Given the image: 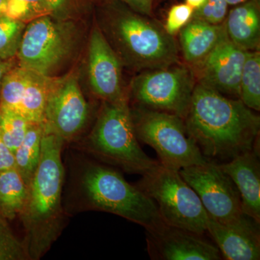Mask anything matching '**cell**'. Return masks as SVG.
<instances>
[{
  "label": "cell",
  "mask_w": 260,
  "mask_h": 260,
  "mask_svg": "<svg viewBox=\"0 0 260 260\" xmlns=\"http://www.w3.org/2000/svg\"><path fill=\"white\" fill-rule=\"evenodd\" d=\"M184 121L188 135L210 160L227 162L259 144V116L240 99L200 83Z\"/></svg>",
  "instance_id": "6da1fadb"
},
{
  "label": "cell",
  "mask_w": 260,
  "mask_h": 260,
  "mask_svg": "<svg viewBox=\"0 0 260 260\" xmlns=\"http://www.w3.org/2000/svg\"><path fill=\"white\" fill-rule=\"evenodd\" d=\"M93 6V20L123 68L140 73L179 63L175 39L152 17L137 13L117 0Z\"/></svg>",
  "instance_id": "7a4b0ae2"
},
{
  "label": "cell",
  "mask_w": 260,
  "mask_h": 260,
  "mask_svg": "<svg viewBox=\"0 0 260 260\" xmlns=\"http://www.w3.org/2000/svg\"><path fill=\"white\" fill-rule=\"evenodd\" d=\"M64 141L44 124L42 155L28 184L25 205L19 216L24 229V245L29 260L40 259L60 236L65 225L62 205Z\"/></svg>",
  "instance_id": "3957f363"
},
{
  "label": "cell",
  "mask_w": 260,
  "mask_h": 260,
  "mask_svg": "<svg viewBox=\"0 0 260 260\" xmlns=\"http://www.w3.org/2000/svg\"><path fill=\"white\" fill-rule=\"evenodd\" d=\"M70 173L68 203L72 212H106L145 228L162 220L156 204L137 185L129 184L120 172L105 164L83 158Z\"/></svg>",
  "instance_id": "277c9868"
},
{
  "label": "cell",
  "mask_w": 260,
  "mask_h": 260,
  "mask_svg": "<svg viewBox=\"0 0 260 260\" xmlns=\"http://www.w3.org/2000/svg\"><path fill=\"white\" fill-rule=\"evenodd\" d=\"M86 20H61L48 15L27 23L17 54L19 66L48 78L63 76L76 68L85 53Z\"/></svg>",
  "instance_id": "5b68a950"
},
{
  "label": "cell",
  "mask_w": 260,
  "mask_h": 260,
  "mask_svg": "<svg viewBox=\"0 0 260 260\" xmlns=\"http://www.w3.org/2000/svg\"><path fill=\"white\" fill-rule=\"evenodd\" d=\"M81 148L103 164L129 174L144 175L159 164L140 147L133 126L129 99L102 102L93 128Z\"/></svg>",
  "instance_id": "8992f818"
},
{
  "label": "cell",
  "mask_w": 260,
  "mask_h": 260,
  "mask_svg": "<svg viewBox=\"0 0 260 260\" xmlns=\"http://www.w3.org/2000/svg\"><path fill=\"white\" fill-rule=\"evenodd\" d=\"M130 111L137 138L155 150L164 167L179 171L209 160L188 135L182 118L135 104Z\"/></svg>",
  "instance_id": "52a82bcc"
},
{
  "label": "cell",
  "mask_w": 260,
  "mask_h": 260,
  "mask_svg": "<svg viewBox=\"0 0 260 260\" xmlns=\"http://www.w3.org/2000/svg\"><path fill=\"white\" fill-rule=\"evenodd\" d=\"M136 184L155 202L164 223L205 234L208 215L196 191L179 171L159 162Z\"/></svg>",
  "instance_id": "ba28073f"
},
{
  "label": "cell",
  "mask_w": 260,
  "mask_h": 260,
  "mask_svg": "<svg viewBox=\"0 0 260 260\" xmlns=\"http://www.w3.org/2000/svg\"><path fill=\"white\" fill-rule=\"evenodd\" d=\"M194 72L174 64L140 72L132 80L129 99L135 105L185 118L196 83Z\"/></svg>",
  "instance_id": "9c48e42d"
},
{
  "label": "cell",
  "mask_w": 260,
  "mask_h": 260,
  "mask_svg": "<svg viewBox=\"0 0 260 260\" xmlns=\"http://www.w3.org/2000/svg\"><path fill=\"white\" fill-rule=\"evenodd\" d=\"M78 68L56 78L48 96L44 126L65 142L76 139L88 125L91 109L80 86Z\"/></svg>",
  "instance_id": "30bf717a"
},
{
  "label": "cell",
  "mask_w": 260,
  "mask_h": 260,
  "mask_svg": "<svg viewBox=\"0 0 260 260\" xmlns=\"http://www.w3.org/2000/svg\"><path fill=\"white\" fill-rule=\"evenodd\" d=\"M179 173L196 191L208 216L213 220L229 223L244 214L237 186L218 162L209 160L181 169Z\"/></svg>",
  "instance_id": "8fae6325"
},
{
  "label": "cell",
  "mask_w": 260,
  "mask_h": 260,
  "mask_svg": "<svg viewBox=\"0 0 260 260\" xmlns=\"http://www.w3.org/2000/svg\"><path fill=\"white\" fill-rule=\"evenodd\" d=\"M84 57L89 89L94 96L102 102L129 99L123 80V65L93 18Z\"/></svg>",
  "instance_id": "7c38bea8"
},
{
  "label": "cell",
  "mask_w": 260,
  "mask_h": 260,
  "mask_svg": "<svg viewBox=\"0 0 260 260\" xmlns=\"http://www.w3.org/2000/svg\"><path fill=\"white\" fill-rule=\"evenodd\" d=\"M55 78L15 65L0 87V107L11 109L29 122L44 123L48 96Z\"/></svg>",
  "instance_id": "4fadbf2b"
},
{
  "label": "cell",
  "mask_w": 260,
  "mask_h": 260,
  "mask_svg": "<svg viewBox=\"0 0 260 260\" xmlns=\"http://www.w3.org/2000/svg\"><path fill=\"white\" fill-rule=\"evenodd\" d=\"M203 235L162 221L146 230L149 256L154 260L223 259L217 246L207 241Z\"/></svg>",
  "instance_id": "5bb4252c"
},
{
  "label": "cell",
  "mask_w": 260,
  "mask_h": 260,
  "mask_svg": "<svg viewBox=\"0 0 260 260\" xmlns=\"http://www.w3.org/2000/svg\"><path fill=\"white\" fill-rule=\"evenodd\" d=\"M246 52L229 39L227 34L209 54L194 65L199 83L232 99H239L240 80Z\"/></svg>",
  "instance_id": "9a60e30c"
},
{
  "label": "cell",
  "mask_w": 260,
  "mask_h": 260,
  "mask_svg": "<svg viewBox=\"0 0 260 260\" xmlns=\"http://www.w3.org/2000/svg\"><path fill=\"white\" fill-rule=\"evenodd\" d=\"M259 223L243 214L229 223H219L208 216L207 232L215 241L223 259L259 260Z\"/></svg>",
  "instance_id": "2e32d148"
},
{
  "label": "cell",
  "mask_w": 260,
  "mask_h": 260,
  "mask_svg": "<svg viewBox=\"0 0 260 260\" xmlns=\"http://www.w3.org/2000/svg\"><path fill=\"white\" fill-rule=\"evenodd\" d=\"M220 164L237 186L243 213L260 223L259 146Z\"/></svg>",
  "instance_id": "e0dca14e"
},
{
  "label": "cell",
  "mask_w": 260,
  "mask_h": 260,
  "mask_svg": "<svg viewBox=\"0 0 260 260\" xmlns=\"http://www.w3.org/2000/svg\"><path fill=\"white\" fill-rule=\"evenodd\" d=\"M224 23L228 37L237 47L248 51L259 50V0H247L236 5Z\"/></svg>",
  "instance_id": "ac0fdd59"
},
{
  "label": "cell",
  "mask_w": 260,
  "mask_h": 260,
  "mask_svg": "<svg viewBox=\"0 0 260 260\" xmlns=\"http://www.w3.org/2000/svg\"><path fill=\"white\" fill-rule=\"evenodd\" d=\"M225 23L214 25L192 19L180 30L183 56L189 64H198L225 35Z\"/></svg>",
  "instance_id": "d6986e66"
},
{
  "label": "cell",
  "mask_w": 260,
  "mask_h": 260,
  "mask_svg": "<svg viewBox=\"0 0 260 260\" xmlns=\"http://www.w3.org/2000/svg\"><path fill=\"white\" fill-rule=\"evenodd\" d=\"M28 185L15 168L0 172V214L13 220L21 213Z\"/></svg>",
  "instance_id": "ffe728a7"
},
{
  "label": "cell",
  "mask_w": 260,
  "mask_h": 260,
  "mask_svg": "<svg viewBox=\"0 0 260 260\" xmlns=\"http://www.w3.org/2000/svg\"><path fill=\"white\" fill-rule=\"evenodd\" d=\"M43 134L44 123L30 122L23 142L13 153L15 168L28 185L40 162Z\"/></svg>",
  "instance_id": "44dd1931"
},
{
  "label": "cell",
  "mask_w": 260,
  "mask_h": 260,
  "mask_svg": "<svg viewBox=\"0 0 260 260\" xmlns=\"http://www.w3.org/2000/svg\"><path fill=\"white\" fill-rule=\"evenodd\" d=\"M239 99L244 105L255 112L260 111V53L246 52L240 80Z\"/></svg>",
  "instance_id": "7402d4cb"
},
{
  "label": "cell",
  "mask_w": 260,
  "mask_h": 260,
  "mask_svg": "<svg viewBox=\"0 0 260 260\" xmlns=\"http://www.w3.org/2000/svg\"><path fill=\"white\" fill-rule=\"evenodd\" d=\"M26 25L8 15H0V59H16Z\"/></svg>",
  "instance_id": "603a6c76"
},
{
  "label": "cell",
  "mask_w": 260,
  "mask_h": 260,
  "mask_svg": "<svg viewBox=\"0 0 260 260\" xmlns=\"http://www.w3.org/2000/svg\"><path fill=\"white\" fill-rule=\"evenodd\" d=\"M29 124L18 113L0 107V132L5 145L13 153L23 142Z\"/></svg>",
  "instance_id": "cb8c5ba5"
},
{
  "label": "cell",
  "mask_w": 260,
  "mask_h": 260,
  "mask_svg": "<svg viewBox=\"0 0 260 260\" xmlns=\"http://www.w3.org/2000/svg\"><path fill=\"white\" fill-rule=\"evenodd\" d=\"M6 15L25 23L51 15L47 0H8Z\"/></svg>",
  "instance_id": "d4e9b609"
},
{
  "label": "cell",
  "mask_w": 260,
  "mask_h": 260,
  "mask_svg": "<svg viewBox=\"0 0 260 260\" xmlns=\"http://www.w3.org/2000/svg\"><path fill=\"white\" fill-rule=\"evenodd\" d=\"M51 16L61 20H86L93 6L90 0H47Z\"/></svg>",
  "instance_id": "484cf974"
},
{
  "label": "cell",
  "mask_w": 260,
  "mask_h": 260,
  "mask_svg": "<svg viewBox=\"0 0 260 260\" xmlns=\"http://www.w3.org/2000/svg\"><path fill=\"white\" fill-rule=\"evenodd\" d=\"M0 214V260H29L23 242L19 241Z\"/></svg>",
  "instance_id": "4316f807"
},
{
  "label": "cell",
  "mask_w": 260,
  "mask_h": 260,
  "mask_svg": "<svg viewBox=\"0 0 260 260\" xmlns=\"http://www.w3.org/2000/svg\"><path fill=\"white\" fill-rule=\"evenodd\" d=\"M228 7L226 0H207L201 8L194 10L191 19L219 25L226 18Z\"/></svg>",
  "instance_id": "83f0119b"
},
{
  "label": "cell",
  "mask_w": 260,
  "mask_h": 260,
  "mask_svg": "<svg viewBox=\"0 0 260 260\" xmlns=\"http://www.w3.org/2000/svg\"><path fill=\"white\" fill-rule=\"evenodd\" d=\"M194 10L186 3L174 5L168 13L166 21V31L171 36L180 31L192 18Z\"/></svg>",
  "instance_id": "f1b7e54d"
},
{
  "label": "cell",
  "mask_w": 260,
  "mask_h": 260,
  "mask_svg": "<svg viewBox=\"0 0 260 260\" xmlns=\"http://www.w3.org/2000/svg\"><path fill=\"white\" fill-rule=\"evenodd\" d=\"M93 4L102 3V2L112 1V0H90ZM121 2L131 9L135 10L140 14L153 17V9L155 0H117Z\"/></svg>",
  "instance_id": "f546056e"
},
{
  "label": "cell",
  "mask_w": 260,
  "mask_h": 260,
  "mask_svg": "<svg viewBox=\"0 0 260 260\" xmlns=\"http://www.w3.org/2000/svg\"><path fill=\"white\" fill-rule=\"evenodd\" d=\"M14 167V154L5 145L0 132V172Z\"/></svg>",
  "instance_id": "4dcf8cb0"
},
{
  "label": "cell",
  "mask_w": 260,
  "mask_h": 260,
  "mask_svg": "<svg viewBox=\"0 0 260 260\" xmlns=\"http://www.w3.org/2000/svg\"><path fill=\"white\" fill-rule=\"evenodd\" d=\"M18 64L17 59H11V60H3L0 59V87H1L2 82L4 79L5 75L10 71L13 67Z\"/></svg>",
  "instance_id": "1f68e13d"
},
{
  "label": "cell",
  "mask_w": 260,
  "mask_h": 260,
  "mask_svg": "<svg viewBox=\"0 0 260 260\" xmlns=\"http://www.w3.org/2000/svg\"><path fill=\"white\" fill-rule=\"evenodd\" d=\"M206 1L207 0H185V3L195 10L201 8Z\"/></svg>",
  "instance_id": "d6a6232c"
},
{
  "label": "cell",
  "mask_w": 260,
  "mask_h": 260,
  "mask_svg": "<svg viewBox=\"0 0 260 260\" xmlns=\"http://www.w3.org/2000/svg\"><path fill=\"white\" fill-rule=\"evenodd\" d=\"M8 0H0V15H6Z\"/></svg>",
  "instance_id": "836d02e7"
},
{
  "label": "cell",
  "mask_w": 260,
  "mask_h": 260,
  "mask_svg": "<svg viewBox=\"0 0 260 260\" xmlns=\"http://www.w3.org/2000/svg\"><path fill=\"white\" fill-rule=\"evenodd\" d=\"M246 1H247V0H226L228 4H229V5H233V6L242 4V3Z\"/></svg>",
  "instance_id": "e575fe53"
}]
</instances>
